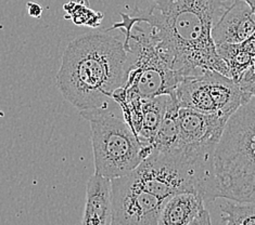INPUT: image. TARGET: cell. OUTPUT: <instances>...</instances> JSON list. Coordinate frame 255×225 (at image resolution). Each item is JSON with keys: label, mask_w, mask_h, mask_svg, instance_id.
I'll return each mask as SVG.
<instances>
[{"label": "cell", "mask_w": 255, "mask_h": 225, "mask_svg": "<svg viewBox=\"0 0 255 225\" xmlns=\"http://www.w3.org/2000/svg\"><path fill=\"white\" fill-rule=\"evenodd\" d=\"M204 198L198 193L184 192L169 197L161 211L159 225H210Z\"/></svg>", "instance_id": "9"}, {"label": "cell", "mask_w": 255, "mask_h": 225, "mask_svg": "<svg viewBox=\"0 0 255 225\" xmlns=\"http://www.w3.org/2000/svg\"><path fill=\"white\" fill-rule=\"evenodd\" d=\"M124 42L106 33L85 34L72 40L61 59L57 87L77 111L105 106L124 87L129 68Z\"/></svg>", "instance_id": "2"}, {"label": "cell", "mask_w": 255, "mask_h": 225, "mask_svg": "<svg viewBox=\"0 0 255 225\" xmlns=\"http://www.w3.org/2000/svg\"><path fill=\"white\" fill-rule=\"evenodd\" d=\"M255 33V11L246 0H235L212 29L215 45L241 44Z\"/></svg>", "instance_id": "8"}, {"label": "cell", "mask_w": 255, "mask_h": 225, "mask_svg": "<svg viewBox=\"0 0 255 225\" xmlns=\"http://www.w3.org/2000/svg\"><path fill=\"white\" fill-rule=\"evenodd\" d=\"M112 225H159L164 203L147 190L130 173L111 180Z\"/></svg>", "instance_id": "6"}, {"label": "cell", "mask_w": 255, "mask_h": 225, "mask_svg": "<svg viewBox=\"0 0 255 225\" xmlns=\"http://www.w3.org/2000/svg\"><path fill=\"white\" fill-rule=\"evenodd\" d=\"M178 109L179 106L175 100V96L171 95L159 130L153 139V150L166 151L177 148L179 141Z\"/></svg>", "instance_id": "11"}, {"label": "cell", "mask_w": 255, "mask_h": 225, "mask_svg": "<svg viewBox=\"0 0 255 225\" xmlns=\"http://www.w3.org/2000/svg\"><path fill=\"white\" fill-rule=\"evenodd\" d=\"M112 102L80 112L90 124L95 173L110 180L130 173L153 150L142 144L123 114L119 116L110 108Z\"/></svg>", "instance_id": "4"}, {"label": "cell", "mask_w": 255, "mask_h": 225, "mask_svg": "<svg viewBox=\"0 0 255 225\" xmlns=\"http://www.w3.org/2000/svg\"><path fill=\"white\" fill-rule=\"evenodd\" d=\"M224 199L221 205L223 225H255V202Z\"/></svg>", "instance_id": "13"}, {"label": "cell", "mask_w": 255, "mask_h": 225, "mask_svg": "<svg viewBox=\"0 0 255 225\" xmlns=\"http://www.w3.org/2000/svg\"><path fill=\"white\" fill-rule=\"evenodd\" d=\"M63 8L68 12L66 19H71L78 26L98 27L103 19L101 12L89 9L88 0H70Z\"/></svg>", "instance_id": "14"}, {"label": "cell", "mask_w": 255, "mask_h": 225, "mask_svg": "<svg viewBox=\"0 0 255 225\" xmlns=\"http://www.w3.org/2000/svg\"><path fill=\"white\" fill-rule=\"evenodd\" d=\"M229 117L205 114L179 107V141L177 148H190L215 151Z\"/></svg>", "instance_id": "7"}, {"label": "cell", "mask_w": 255, "mask_h": 225, "mask_svg": "<svg viewBox=\"0 0 255 225\" xmlns=\"http://www.w3.org/2000/svg\"><path fill=\"white\" fill-rule=\"evenodd\" d=\"M239 84L242 91L248 96L255 95V61L239 79Z\"/></svg>", "instance_id": "15"}, {"label": "cell", "mask_w": 255, "mask_h": 225, "mask_svg": "<svg viewBox=\"0 0 255 225\" xmlns=\"http://www.w3.org/2000/svg\"><path fill=\"white\" fill-rule=\"evenodd\" d=\"M28 14L32 17H35V19H40V16L42 14V8L38 3L33 2V1H28L26 3Z\"/></svg>", "instance_id": "16"}, {"label": "cell", "mask_w": 255, "mask_h": 225, "mask_svg": "<svg viewBox=\"0 0 255 225\" xmlns=\"http://www.w3.org/2000/svg\"><path fill=\"white\" fill-rule=\"evenodd\" d=\"M215 195L255 202V95L229 117L213 157Z\"/></svg>", "instance_id": "3"}, {"label": "cell", "mask_w": 255, "mask_h": 225, "mask_svg": "<svg viewBox=\"0 0 255 225\" xmlns=\"http://www.w3.org/2000/svg\"><path fill=\"white\" fill-rule=\"evenodd\" d=\"M216 51L227 65L229 77L238 82L244 73L254 63L255 58L241 44L216 46Z\"/></svg>", "instance_id": "12"}, {"label": "cell", "mask_w": 255, "mask_h": 225, "mask_svg": "<svg viewBox=\"0 0 255 225\" xmlns=\"http://www.w3.org/2000/svg\"><path fill=\"white\" fill-rule=\"evenodd\" d=\"M149 9L136 10L131 17L145 23L157 49L183 78L206 70L229 77L218 56L212 29L235 0H151Z\"/></svg>", "instance_id": "1"}, {"label": "cell", "mask_w": 255, "mask_h": 225, "mask_svg": "<svg viewBox=\"0 0 255 225\" xmlns=\"http://www.w3.org/2000/svg\"><path fill=\"white\" fill-rule=\"evenodd\" d=\"M172 95L179 107L228 117L248 101L238 82L213 70L183 77Z\"/></svg>", "instance_id": "5"}, {"label": "cell", "mask_w": 255, "mask_h": 225, "mask_svg": "<svg viewBox=\"0 0 255 225\" xmlns=\"http://www.w3.org/2000/svg\"><path fill=\"white\" fill-rule=\"evenodd\" d=\"M246 1L251 5V7L254 9V11H255V0H246Z\"/></svg>", "instance_id": "17"}, {"label": "cell", "mask_w": 255, "mask_h": 225, "mask_svg": "<svg viewBox=\"0 0 255 225\" xmlns=\"http://www.w3.org/2000/svg\"><path fill=\"white\" fill-rule=\"evenodd\" d=\"M113 204L111 180L95 173L86 184V204L81 224L112 225Z\"/></svg>", "instance_id": "10"}]
</instances>
